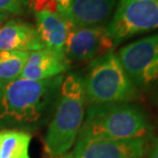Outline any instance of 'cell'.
<instances>
[{
	"label": "cell",
	"instance_id": "8fae6325",
	"mask_svg": "<svg viewBox=\"0 0 158 158\" xmlns=\"http://www.w3.org/2000/svg\"><path fill=\"white\" fill-rule=\"evenodd\" d=\"M116 3L117 0H73L66 21L73 27L103 26Z\"/></svg>",
	"mask_w": 158,
	"mask_h": 158
},
{
	"label": "cell",
	"instance_id": "277c9868",
	"mask_svg": "<svg viewBox=\"0 0 158 158\" xmlns=\"http://www.w3.org/2000/svg\"><path fill=\"white\" fill-rule=\"evenodd\" d=\"M83 80L88 106L127 103L139 98L137 87L113 51L92 60Z\"/></svg>",
	"mask_w": 158,
	"mask_h": 158
},
{
	"label": "cell",
	"instance_id": "6da1fadb",
	"mask_svg": "<svg viewBox=\"0 0 158 158\" xmlns=\"http://www.w3.org/2000/svg\"><path fill=\"white\" fill-rule=\"evenodd\" d=\"M62 81L61 76L42 81H0V129H37L57 99Z\"/></svg>",
	"mask_w": 158,
	"mask_h": 158
},
{
	"label": "cell",
	"instance_id": "52a82bcc",
	"mask_svg": "<svg viewBox=\"0 0 158 158\" xmlns=\"http://www.w3.org/2000/svg\"><path fill=\"white\" fill-rule=\"evenodd\" d=\"M114 44L105 27H72L65 42L66 59L78 62L92 61L110 51Z\"/></svg>",
	"mask_w": 158,
	"mask_h": 158
},
{
	"label": "cell",
	"instance_id": "7c38bea8",
	"mask_svg": "<svg viewBox=\"0 0 158 158\" xmlns=\"http://www.w3.org/2000/svg\"><path fill=\"white\" fill-rule=\"evenodd\" d=\"M69 66V60L60 58L44 48L30 53L19 78L34 81L56 78L61 76Z\"/></svg>",
	"mask_w": 158,
	"mask_h": 158
},
{
	"label": "cell",
	"instance_id": "9c48e42d",
	"mask_svg": "<svg viewBox=\"0 0 158 158\" xmlns=\"http://www.w3.org/2000/svg\"><path fill=\"white\" fill-rule=\"evenodd\" d=\"M35 18L36 30L45 48L60 58L66 59L64 47L72 23L57 11H38L35 12Z\"/></svg>",
	"mask_w": 158,
	"mask_h": 158
},
{
	"label": "cell",
	"instance_id": "7a4b0ae2",
	"mask_svg": "<svg viewBox=\"0 0 158 158\" xmlns=\"http://www.w3.org/2000/svg\"><path fill=\"white\" fill-rule=\"evenodd\" d=\"M84 80L70 73L60 85L54 115L44 138V151L49 158L64 155L78 139L86 114Z\"/></svg>",
	"mask_w": 158,
	"mask_h": 158
},
{
	"label": "cell",
	"instance_id": "d6986e66",
	"mask_svg": "<svg viewBox=\"0 0 158 158\" xmlns=\"http://www.w3.org/2000/svg\"><path fill=\"white\" fill-rule=\"evenodd\" d=\"M8 18H9V13L0 10V23H2L3 22H5Z\"/></svg>",
	"mask_w": 158,
	"mask_h": 158
},
{
	"label": "cell",
	"instance_id": "30bf717a",
	"mask_svg": "<svg viewBox=\"0 0 158 158\" xmlns=\"http://www.w3.org/2000/svg\"><path fill=\"white\" fill-rule=\"evenodd\" d=\"M44 48L36 28L28 23L11 19L0 27V51L30 53Z\"/></svg>",
	"mask_w": 158,
	"mask_h": 158
},
{
	"label": "cell",
	"instance_id": "3957f363",
	"mask_svg": "<svg viewBox=\"0 0 158 158\" xmlns=\"http://www.w3.org/2000/svg\"><path fill=\"white\" fill-rule=\"evenodd\" d=\"M150 127L146 114L132 104L90 105L87 108L78 141L146 138Z\"/></svg>",
	"mask_w": 158,
	"mask_h": 158
},
{
	"label": "cell",
	"instance_id": "2e32d148",
	"mask_svg": "<svg viewBox=\"0 0 158 158\" xmlns=\"http://www.w3.org/2000/svg\"><path fill=\"white\" fill-rule=\"evenodd\" d=\"M27 4L35 12L43 10L57 11L55 0H27Z\"/></svg>",
	"mask_w": 158,
	"mask_h": 158
},
{
	"label": "cell",
	"instance_id": "4fadbf2b",
	"mask_svg": "<svg viewBox=\"0 0 158 158\" xmlns=\"http://www.w3.org/2000/svg\"><path fill=\"white\" fill-rule=\"evenodd\" d=\"M32 135L21 130L0 131V158H32L30 144Z\"/></svg>",
	"mask_w": 158,
	"mask_h": 158
},
{
	"label": "cell",
	"instance_id": "5b68a950",
	"mask_svg": "<svg viewBox=\"0 0 158 158\" xmlns=\"http://www.w3.org/2000/svg\"><path fill=\"white\" fill-rule=\"evenodd\" d=\"M105 30L114 46L137 34L158 30V0H117Z\"/></svg>",
	"mask_w": 158,
	"mask_h": 158
},
{
	"label": "cell",
	"instance_id": "ffe728a7",
	"mask_svg": "<svg viewBox=\"0 0 158 158\" xmlns=\"http://www.w3.org/2000/svg\"><path fill=\"white\" fill-rule=\"evenodd\" d=\"M58 158H75V155H73V152H69V153H66V154H64V155L60 156Z\"/></svg>",
	"mask_w": 158,
	"mask_h": 158
},
{
	"label": "cell",
	"instance_id": "8992f818",
	"mask_svg": "<svg viewBox=\"0 0 158 158\" xmlns=\"http://www.w3.org/2000/svg\"><path fill=\"white\" fill-rule=\"evenodd\" d=\"M116 56L136 87L158 81V33L123 46Z\"/></svg>",
	"mask_w": 158,
	"mask_h": 158
},
{
	"label": "cell",
	"instance_id": "ac0fdd59",
	"mask_svg": "<svg viewBox=\"0 0 158 158\" xmlns=\"http://www.w3.org/2000/svg\"><path fill=\"white\" fill-rule=\"evenodd\" d=\"M148 158H158V139L154 141L153 145L151 146Z\"/></svg>",
	"mask_w": 158,
	"mask_h": 158
},
{
	"label": "cell",
	"instance_id": "9a60e30c",
	"mask_svg": "<svg viewBox=\"0 0 158 158\" xmlns=\"http://www.w3.org/2000/svg\"><path fill=\"white\" fill-rule=\"evenodd\" d=\"M27 6V0H0V10L12 15H22Z\"/></svg>",
	"mask_w": 158,
	"mask_h": 158
},
{
	"label": "cell",
	"instance_id": "ba28073f",
	"mask_svg": "<svg viewBox=\"0 0 158 158\" xmlns=\"http://www.w3.org/2000/svg\"><path fill=\"white\" fill-rule=\"evenodd\" d=\"M147 149L146 138L78 141L73 155L75 158H142Z\"/></svg>",
	"mask_w": 158,
	"mask_h": 158
},
{
	"label": "cell",
	"instance_id": "5bb4252c",
	"mask_svg": "<svg viewBox=\"0 0 158 158\" xmlns=\"http://www.w3.org/2000/svg\"><path fill=\"white\" fill-rule=\"evenodd\" d=\"M29 54L23 51H0V81L19 79Z\"/></svg>",
	"mask_w": 158,
	"mask_h": 158
},
{
	"label": "cell",
	"instance_id": "e0dca14e",
	"mask_svg": "<svg viewBox=\"0 0 158 158\" xmlns=\"http://www.w3.org/2000/svg\"><path fill=\"white\" fill-rule=\"evenodd\" d=\"M72 2H73V0H55L56 10L64 19H68V16H69L70 6H72Z\"/></svg>",
	"mask_w": 158,
	"mask_h": 158
}]
</instances>
